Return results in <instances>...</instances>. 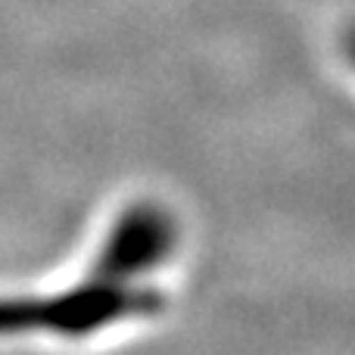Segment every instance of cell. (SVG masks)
Returning <instances> with one entry per match:
<instances>
[{
	"instance_id": "cell-1",
	"label": "cell",
	"mask_w": 355,
	"mask_h": 355,
	"mask_svg": "<svg viewBox=\"0 0 355 355\" xmlns=\"http://www.w3.org/2000/svg\"><path fill=\"white\" fill-rule=\"evenodd\" d=\"M349 53H352V60H355V28L349 31Z\"/></svg>"
}]
</instances>
